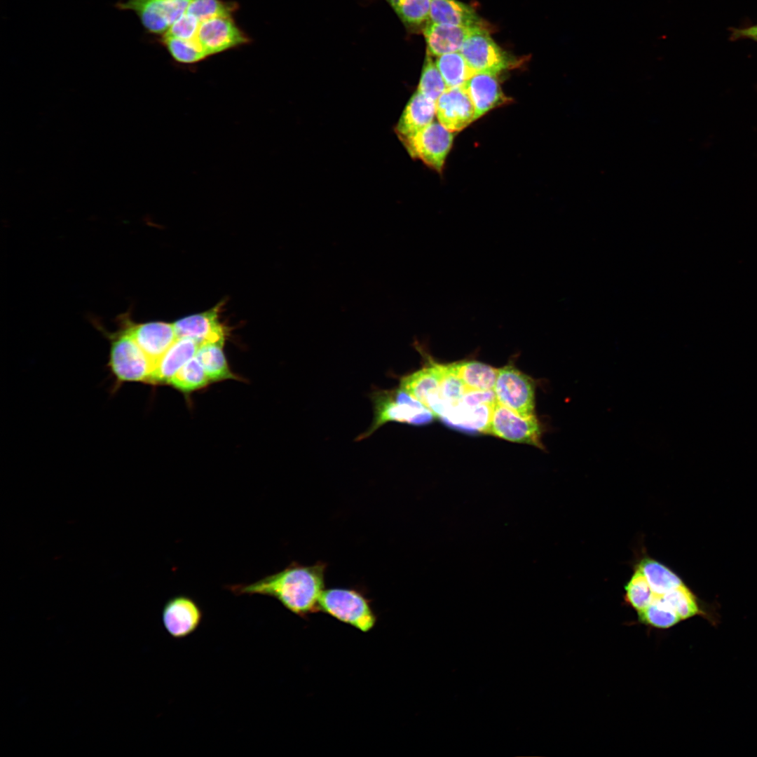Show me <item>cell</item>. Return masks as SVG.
Returning <instances> with one entry per match:
<instances>
[{"label":"cell","mask_w":757,"mask_h":757,"mask_svg":"<svg viewBox=\"0 0 757 757\" xmlns=\"http://www.w3.org/2000/svg\"><path fill=\"white\" fill-rule=\"evenodd\" d=\"M326 568L322 561L309 566L294 561L256 582L227 587L236 595L273 597L289 611L305 616L318 610V600L325 589Z\"/></svg>","instance_id":"obj_1"},{"label":"cell","mask_w":757,"mask_h":757,"mask_svg":"<svg viewBox=\"0 0 757 757\" xmlns=\"http://www.w3.org/2000/svg\"><path fill=\"white\" fill-rule=\"evenodd\" d=\"M371 399L374 406L373 421L357 440L367 438L388 422L421 426L430 423L435 417L428 407L400 386L392 390H375Z\"/></svg>","instance_id":"obj_2"},{"label":"cell","mask_w":757,"mask_h":757,"mask_svg":"<svg viewBox=\"0 0 757 757\" xmlns=\"http://www.w3.org/2000/svg\"><path fill=\"white\" fill-rule=\"evenodd\" d=\"M115 332L102 329L110 343L109 367L117 383L147 382L154 369L150 360L121 323Z\"/></svg>","instance_id":"obj_3"},{"label":"cell","mask_w":757,"mask_h":757,"mask_svg":"<svg viewBox=\"0 0 757 757\" xmlns=\"http://www.w3.org/2000/svg\"><path fill=\"white\" fill-rule=\"evenodd\" d=\"M318 610L362 632H368L376 622L369 601L355 589H324L318 600Z\"/></svg>","instance_id":"obj_4"},{"label":"cell","mask_w":757,"mask_h":757,"mask_svg":"<svg viewBox=\"0 0 757 757\" xmlns=\"http://www.w3.org/2000/svg\"><path fill=\"white\" fill-rule=\"evenodd\" d=\"M399 139L411 158L421 160L430 168L441 172L451 149L453 135L439 122L432 121L421 130Z\"/></svg>","instance_id":"obj_5"},{"label":"cell","mask_w":757,"mask_h":757,"mask_svg":"<svg viewBox=\"0 0 757 757\" xmlns=\"http://www.w3.org/2000/svg\"><path fill=\"white\" fill-rule=\"evenodd\" d=\"M493 390L496 401L514 413L523 417L534 414L533 382L513 365L498 369Z\"/></svg>","instance_id":"obj_6"},{"label":"cell","mask_w":757,"mask_h":757,"mask_svg":"<svg viewBox=\"0 0 757 757\" xmlns=\"http://www.w3.org/2000/svg\"><path fill=\"white\" fill-rule=\"evenodd\" d=\"M191 1L125 0L115 6L134 12L147 32L162 36L186 13Z\"/></svg>","instance_id":"obj_7"},{"label":"cell","mask_w":757,"mask_h":757,"mask_svg":"<svg viewBox=\"0 0 757 757\" xmlns=\"http://www.w3.org/2000/svg\"><path fill=\"white\" fill-rule=\"evenodd\" d=\"M475 74L498 75L514 62L491 39L485 28H477L464 42L460 51Z\"/></svg>","instance_id":"obj_8"},{"label":"cell","mask_w":757,"mask_h":757,"mask_svg":"<svg viewBox=\"0 0 757 757\" xmlns=\"http://www.w3.org/2000/svg\"><path fill=\"white\" fill-rule=\"evenodd\" d=\"M489 433L512 442L543 448L540 440L541 427L536 415L521 416L497 401L493 409Z\"/></svg>","instance_id":"obj_9"},{"label":"cell","mask_w":757,"mask_h":757,"mask_svg":"<svg viewBox=\"0 0 757 757\" xmlns=\"http://www.w3.org/2000/svg\"><path fill=\"white\" fill-rule=\"evenodd\" d=\"M122 324L150 360L154 369L170 346L177 339L173 324L164 322L135 323L129 313L118 318Z\"/></svg>","instance_id":"obj_10"},{"label":"cell","mask_w":757,"mask_h":757,"mask_svg":"<svg viewBox=\"0 0 757 757\" xmlns=\"http://www.w3.org/2000/svg\"><path fill=\"white\" fill-rule=\"evenodd\" d=\"M196 39L208 57L250 41L231 15L218 16L201 22Z\"/></svg>","instance_id":"obj_11"},{"label":"cell","mask_w":757,"mask_h":757,"mask_svg":"<svg viewBox=\"0 0 757 757\" xmlns=\"http://www.w3.org/2000/svg\"><path fill=\"white\" fill-rule=\"evenodd\" d=\"M203 612L198 604L186 595H177L168 599L162 612V621L166 632L176 639H184L200 626Z\"/></svg>","instance_id":"obj_12"},{"label":"cell","mask_w":757,"mask_h":757,"mask_svg":"<svg viewBox=\"0 0 757 757\" xmlns=\"http://www.w3.org/2000/svg\"><path fill=\"white\" fill-rule=\"evenodd\" d=\"M438 121L451 132L475 121V108L465 86L447 88L436 102Z\"/></svg>","instance_id":"obj_13"},{"label":"cell","mask_w":757,"mask_h":757,"mask_svg":"<svg viewBox=\"0 0 757 757\" xmlns=\"http://www.w3.org/2000/svg\"><path fill=\"white\" fill-rule=\"evenodd\" d=\"M423 353L427 361L425 365L411 374L402 376L399 386L433 412L438 402L444 364L435 362L426 353Z\"/></svg>","instance_id":"obj_14"},{"label":"cell","mask_w":757,"mask_h":757,"mask_svg":"<svg viewBox=\"0 0 757 757\" xmlns=\"http://www.w3.org/2000/svg\"><path fill=\"white\" fill-rule=\"evenodd\" d=\"M220 304L198 314L183 318L173 323L177 338H189L199 346L217 343L224 345L226 331L220 322Z\"/></svg>","instance_id":"obj_15"},{"label":"cell","mask_w":757,"mask_h":757,"mask_svg":"<svg viewBox=\"0 0 757 757\" xmlns=\"http://www.w3.org/2000/svg\"><path fill=\"white\" fill-rule=\"evenodd\" d=\"M496 403V402H495ZM495 403L475 404L461 398L439 418L449 427L470 433H489Z\"/></svg>","instance_id":"obj_16"},{"label":"cell","mask_w":757,"mask_h":757,"mask_svg":"<svg viewBox=\"0 0 757 757\" xmlns=\"http://www.w3.org/2000/svg\"><path fill=\"white\" fill-rule=\"evenodd\" d=\"M465 86L474 105L475 121L496 107L510 101L503 93L497 75L476 73Z\"/></svg>","instance_id":"obj_17"},{"label":"cell","mask_w":757,"mask_h":757,"mask_svg":"<svg viewBox=\"0 0 757 757\" xmlns=\"http://www.w3.org/2000/svg\"><path fill=\"white\" fill-rule=\"evenodd\" d=\"M477 28L428 22L423 29L427 53L431 56L459 52L465 40Z\"/></svg>","instance_id":"obj_18"},{"label":"cell","mask_w":757,"mask_h":757,"mask_svg":"<svg viewBox=\"0 0 757 757\" xmlns=\"http://www.w3.org/2000/svg\"><path fill=\"white\" fill-rule=\"evenodd\" d=\"M198 347L189 338H177L156 364L148 383H169L176 373L196 356Z\"/></svg>","instance_id":"obj_19"},{"label":"cell","mask_w":757,"mask_h":757,"mask_svg":"<svg viewBox=\"0 0 757 757\" xmlns=\"http://www.w3.org/2000/svg\"><path fill=\"white\" fill-rule=\"evenodd\" d=\"M436 115V102L416 92L406 104L395 132L398 138L411 135L433 121Z\"/></svg>","instance_id":"obj_20"},{"label":"cell","mask_w":757,"mask_h":757,"mask_svg":"<svg viewBox=\"0 0 757 757\" xmlns=\"http://www.w3.org/2000/svg\"><path fill=\"white\" fill-rule=\"evenodd\" d=\"M448 367L468 391H488L493 389L498 369L475 360L448 364Z\"/></svg>","instance_id":"obj_21"},{"label":"cell","mask_w":757,"mask_h":757,"mask_svg":"<svg viewBox=\"0 0 757 757\" xmlns=\"http://www.w3.org/2000/svg\"><path fill=\"white\" fill-rule=\"evenodd\" d=\"M429 22L467 27H483L475 11L456 0H431Z\"/></svg>","instance_id":"obj_22"},{"label":"cell","mask_w":757,"mask_h":757,"mask_svg":"<svg viewBox=\"0 0 757 757\" xmlns=\"http://www.w3.org/2000/svg\"><path fill=\"white\" fill-rule=\"evenodd\" d=\"M662 596L665 602L677 613L681 620L699 615L707 620L713 625L718 622L717 615L703 606L695 594L684 582Z\"/></svg>","instance_id":"obj_23"},{"label":"cell","mask_w":757,"mask_h":757,"mask_svg":"<svg viewBox=\"0 0 757 757\" xmlns=\"http://www.w3.org/2000/svg\"><path fill=\"white\" fill-rule=\"evenodd\" d=\"M636 568L643 574L655 596H662L683 583L671 569L651 558L642 559Z\"/></svg>","instance_id":"obj_24"},{"label":"cell","mask_w":757,"mask_h":757,"mask_svg":"<svg viewBox=\"0 0 757 757\" xmlns=\"http://www.w3.org/2000/svg\"><path fill=\"white\" fill-rule=\"evenodd\" d=\"M223 345L208 343L200 346L196 357L203 366L210 381L236 378L227 362Z\"/></svg>","instance_id":"obj_25"},{"label":"cell","mask_w":757,"mask_h":757,"mask_svg":"<svg viewBox=\"0 0 757 757\" xmlns=\"http://www.w3.org/2000/svg\"><path fill=\"white\" fill-rule=\"evenodd\" d=\"M435 64L447 88L465 86L474 74L460 52L437 56Z\"/></svg>","instance_id":"obj_26"},{"label":"cell","mask_w":757,"mask_h":757,"mask_svg":"<svg viewBox=\"0 0 757 757\" xmlns=\"http://www.w3.org/2000/svg\"><path fill=\"white\" fill-rule=\"evenodd\" d=\"M638 619L639 622L657 629H668L681 621L662 596L655 595L647 607L638 611Z\"/></svg>","instance_id":"obj_27"},{"label":"cell","mask_w":757,"mask_h":757,"mask_svg":"<svg viewBox=\"0 0 757 757\" xmlns=\"http://www.w3.org/2000/svg\"><path fill=\"white\" fill-rule=\"evenodd\" d=\"M386 1L407 27H417L430 21L431 0Z\"/></svg>","instance_id":"obj_28"},{"label":"cell","mask_w":757,"mask_h":757,"mask_svg":"<svg viewBox=\"0 0 757 757\" xmlns=\"http://www.w3.org/2000/svg\"><path fill=\"white\" fill-rule=\"evenodd\" d=\"M210 382L196 356L188 361L172 378L169 384L184 393L200 389Z\"/></svg>","instance_id":"obj_29"},{"label":"cell","mask_w":757,"mask_h":757,"mask_svg":"<svg viewBox=\"0 0 757 757\" xmlns=\"http://www.w3.org/2000/svg\"><path fill=\"white\" fill-rule=\"evenodd\" d=\"M161 42L172 57L176 62L182 64H194L208 57L196 39L186 41L173 37L162 36Z\"/></svg>","instance_id":"obj_30"},{"label":"cell","mask_w":757,"mask_h":757,"mask_svg":"<svg viewBox=\"0 0 757 757\" xmlns=\"http://www.w3.org/2000/svg\"><path fill=\"white\" fill-rule=\"evenodd\" d=\"M447 86L431 55L426 52L417 92L437 102Z\"/></svg>","instance_id":"obj_31"},{"label":"cell","mask_w":757,"mask_h":757,"mask_svg":"<svg viewBox=\"0 0 757 757\" xmlns=\"http://www.w3.org/2000/svg\"><path fill=\"white\" fill-rule=\"evenodd\" d=\"M625 589V601L637 612L647 607L655 596L643 574L637 568Z\"/></svg>","instance_id":"obj_32"},{"label":"cell","mask_w":757,"mask_h":757,"mask_svg":"<svg viewBox=\"0 0 757 757\" xmlns=\"http://www.w3.org/2000/svg\"><path fill=\"white\" fill-rule=\"evenodd\" d=\"M237 6L236 3L222 0H191L186 13L201 22L218 16L231 15Z\"/></svg>","instance_id":"obj_33"},{"label":"cell","mask_w":757,"mask_h":757,"mask_svg":"<svg viewBox=\"0 0 757 757\" xmlns=\"http://www.w3.org/2000/svg\"><path fill=\"white\" fill-rule=\"evenodd\" d=\"M200 22L194 16L185 13L171 25L162 36L173 37L186 41L196 39Z\"/></svg>","instance_id":"obj_34"},{"label":"cell","mask_w":757,"mask_h":757,"mask_svg":"<svg viewBox=\"0 0 757 757\" xmlns=\"http://www.w3.org/2000/svg\"><path fill=\"white\" fill-rule=\"evenodd\" d=\"M730 39L732 40L748 39L757 42V24L744 28L731 29Z\"/></svg>","instance_id":"obj_35"}]
</instances>
